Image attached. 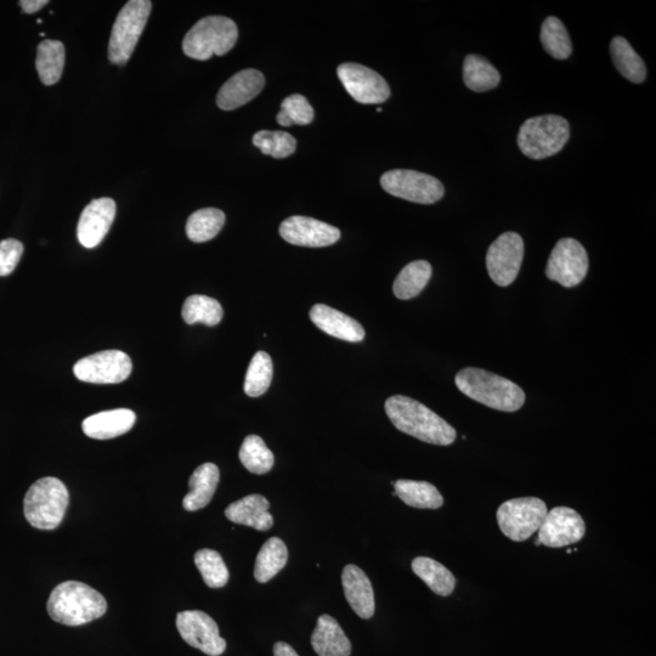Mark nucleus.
I'll return each instance as SVG.
<instances>
[{
    "label": "nucleus",
    "instance_id": "obj_1",
    "mask_svg": "<svg viewBox=\"0 0 656 656\" xmlns=\"http://www.w3.org/2000/svg\"><path fill=\"white\" fill-rule=\"evenodd\" d=\"M384 409L398 431L424 443L449 446L456 440L455 428L420 401L394 395L386 401Z\"/></svg>",
    "mask_w": 656,
    "mask_h": 656
},
{
    "label": "nucleus",
    "instance_id": "obj_2",
    "mask_svg": "<svg viewBox=\"0 0 656 656\" xmlns=\"http://www.w3.org/2000/svg\"><path fill=\"white\" fill-rule=\"evenodd\" d=\"M50 618L66 626L89 624L104 616L106 599L94 588L79 581H66L56 586L47 604Z\"/></svg>",
    "mask_w": 656,
    "mask_h": 656
},
{
    "label": "nucleus",
    "instance_id": "obj_3",
    "mask_svg": "<svg viewBox=\"0 0 656 656\" xmlns=\"http://www.w3.org/2000/svg\"><path fill=\"white\" fill-rule=\"evenodd\" d=\"M456 386L477 403L497 411L516 412L525 403V393L518 384L505 377L475 367L457 373Z\"/></svg>",
    "mask_w": 656,
    "mask_h": 656
},
{
    "label": "nucleus",
    "instance_id": "obj_4",
    "mask_svg": "<svg viewBox=\"0 0 656 656\" xmlns=\"http://www.w3.org/2000/svg\"><path fill=\"white\" fill-rule=\"evenodd\" d=\"M69 502V490L60 479H39L31 485L25 496L24 512L27 522L39 530H54L64 519Z\"/></svg>",
    "mask_w": 656,
    "mask_h": 656
},
{
    "label": "nucleus",
    "instance_id": "obj_5",
    "mask_svg": "<svg viewBox=\"0 0 656 656\" xmlns=\"http://www.w3.org/2000/svg\"><path fill=\"white\" fill-rule=\"evenodd\" d=\"M239 30L235 22L224 16H208L186 33L183 50L191 59L206 61L213 55L223 56L235 47Z\"/></svg>",
    "mask_w": 656,
    "mask_h": 656
},
{
    "label": "nucleus",
    "instance_id": "obj_6",
    "mask_svg": "<svg viewBox=\"0 0 656 656\" xmlns=\"http://www.w3.org/2000/svg\"><path fill=\"white\" fill-rule=\"evenodd\" d=\"M570 126L561 116L546 115L530 118L519 129L518 146L531 160L557 155L567 145Z\"/></svg>",
    "mask_w": 656,
    "mask_h": 656
},
{
    "label": "nucleus",
    "instance_id": "obj_7",
    "mask_svg": "<svg viewBox=\"0 0 656 656\" xmlns=\"http://www.w3.org/2000/svg\"><path fill=\"white\" fill-rule=\"evenodd\" d=\"M151 9L150 0H130L124 5L111 32L109 59L112 64H127L143 35Z\"/></svg>",
    "mask_w": 656,
    "mask_h": 656
},
{
    "label": "nucleus",
    "instance_id": "obj_8",
    "mask_svg": "<svg viewBox=\"0 0 656 656\" xmlns=\"http://www.w3.org/2000/svg\"><path fill=\"white\" fill-rule=\"evenodd\" d=\"M547 505L537 497H520L503 502L496 517L502 534L514 542L530 539L547 516Z\"/></svg>",
    "mask_w": 656,
    "mask_h": 656
},
{
    "label": "nucleus",
    "instance_id": "obj_9",
    "mask_svg": "<svg viewBox=\"0 0 656 656\" xmlns=\"http://www.w3.org/2000/svg\"><path fill=\"white\" fill-rule=\"evenodd\" d=\"M381 185L389 195L421 205H433L445 194L444 185L437 178L410 169H394L384 173Z\"/></svg>",
    "mask_w": 656,
    "mask_h": 656
},
{
    "label": "nucleus",
    "instance_id": "obj_10",
    "mask_svg": "<svg viewBox=\"0 0 656 656\" xmlns=\"http://www.w3.org/2000/svg\"><path fill=\"white\" fill-rule=\"evenodd\" d=\"M132 371V360L121 350H105L89 355L73 366V373L79 381L93 384L122 383Z\"/></svg>",
    "mask_w": 656,
    "mask_h": 656
},
{
    "label": "nucleus",
    "instance_id": "obj_11",
    "mask_svg": "<svg viewBox=\"0 0 656 656\" xmlns=\"http://www.w3.org/2000/svg\"><path fill=\"white\" fill-rule=\"evenodd\" d=\"M587 271L588 256L584 246L574 239L559 240L548 259V279L565 288H571L585 280Z\"/></svg>",
    "mask_w": 656,
    "mask_h": 656
},
{
    "label": "nucleus",
    "instance_id": "obj_12",
    "mask_svg": "<svg viewBox=\"0 0 656 656\" xmlns=\"http://www.w3.org/2000/svg\"><path fill=\"white\" fill-rule=\"evenodd\" d=\"M524 258V241L517 233L502 234L486 253V268L497 286L507 287L516 281Z\"/></svg>",
    "mask_w": 656,
    "mask_h": 656
},
{
    "label": "nucleus",
    "instance_id": "obj_13",
    "mask_svg": "<svg viewBox=\"0 0 656 656\" xmlns=\"http://www.w3.org/2000/svg\"><path fill=\"white\" fill-rule=\"evenodd\" d=\"M337 75L349 95L360 104H382L390 98L386 79L369 67L347 62L338 67Z\"/></svg>",
    "mask_w": 656,
    "mask_h": 656
},
{
    "label": "nucleus",
    "instance_id": "obj_14",
    "mask_svg": "<svg viewBox=\"0 0 656 656\" xmlns=\"http://www.w3.org/2000/svg\"><path fill=\"white\" fill-rule=\"evenodd\" d=\"M177 629L189 646L209 656L224 654L225 639L220 637L217 622L201 610H186L177 615Z\"/></svg>",
    "mask_w": 656,
    "mask_h": 656
},
{
    "label": "nucleus",
    "instance_id": "obj_15",
    "mask_svg": "<svg viewBox=\"0 0 656 656\" xmlns=\"http://www.w3.org/2000/svg\"><path fill=\"white\" fill-rule=\"evenodd\" d=\"M541 545L551 548L567 547L584 539L586 524L578 512L569 507H556L542 523L539 531Z\"/></svg>",
    "mask_w": 656,
    "mask_h": 656
},
{
    "label": "nucleus",
    "instance_id": "obj_16",
    "mask_svg": "<svg viewBox=\"0 0 656 656\" xmlns=\"http://www.w3.org/2000/svg\"><path fill=\"white\" fill-rule=\"evenodd\" d=\"M280 235L286 242L301 247H327L341 239V231L314 218L294 216L280 225Z\"/></svg>",
    "mask_w": 656,
    "mask_h": 656
},
{
    "label": "nucleus",
    "instance_id": "obj_17",
    "mask_svg": "<svg viewBox=\"0 0 656 656\" xmlns=\"http://www.w3.org/2000/svg\"><path fill=\"white\" fill-rule=\"evenodd\" d=\"M116 217V203L109 197L94 200L83 209L77 226V237L83 247H98L105 239Z\"/></svg>",
    "mask_w": 656,
    "mask_h": 656
},
{
    "label": "nucleus",
    "instance_id": "obj_18",
    "mask_svg": "<svg viewBox=\"0 0 656 656\" xmlns=\"http://www.w3.org/2000/svg\"><path fill=\"white\" fill-rule=\"evenodd\" d=\"M265 86L263 73L258 70L237 72L220 88L217 105L224 111H233L250 103L262 92Z\"/></svg>",
    "mask_w": 656,
    "mask_h": 656
},
{
    "label": "nucleus",
    "instance_id": "obj_19",
    "mask_svg": "<svg viewBox=\"0 0 656 656\" xmlns=\"http://www.w3.org/2000/svg\"><path fill=\"white\" fill-rule=\"evenodd\" d=\"M342 585L350 608L361 619L369 620L375 615V591L369 578L358 565L348 564L343 569Z\"/></svg>",
    "mask_w": 656,
    "mask_h": 656
},
{
    "label": "nucleus",
    "instance_id": "obj_20",
    "mask_svg": "<svg viewBox=\"0 0 656 656\" xmlns=\"http://www.w3.org/2000/svg\"><path fill=\"white\" fill-rule=\"evenodd\" d=\"M310 320L319 330L342 341L358 343L365 338L364 327L358 321L325 304L311 308Z\"/></svg>",
    "mask_w": 656,
    "mask_h": 656
},
{
    "label": "nucleus",
    "instance_id": "obj_21",
    "mask_svg": "<svg viewBox=\"0 0 656 656\" xmlns=\"http://www.w3.org/2000/svg\"><path fill=\"white\" fill-rule=\"evenodd\" d=\"M270 502L264 496L254 494L231 503L225 510V517L231 523L245 525L258 531H268L273 528L274 518L268 512Z\"/></svg>",
    "mask_w": 656,
    "mask_h": 656
},
{
    "label": "nucleus",
    "instance_id": "obj_22",
    "mask_svg": "<svg viewBox=\"0 0 656 656\" xmlns=\"http://www.w3.org/2000/svg\"><path fill=\"white\" fill-rule=\"evenodd\" d=\"M135 421L137 416L132 410L116 409L89 416L83 421L82 429L89 438L107 440L128 433Z\"/></svg>",
    "mask_w": 656,
    "mask_h": 656
},
{
    "label": "nucleus",
    "instance_id": "obj_23",
    "mask_svg": "<svg viewBox=\"0 0 656 656\" xmlns=\"http://www.w3.org/2000/svg\"><path fill=\"white\" fill-rule=\"evenodd\" d=\"M311 647L319 656H350L352 643L341 625L331 615H321L310 638Z\"/></svg>",
    "mask_w": 656,
    "mask_h": 656
},
{
    "label": "nucleus",
    "instance_id": "obj_24",
    "mask_svg": "<svg viewBox=\"0 0 656 656\" xmlns=\"http://www.w3.org/2000/svg\"><path fill=\"white\" fill-rule=\"evenodd\" d=\"M219 480V468L214 463H203L197 467L189 480L190 492L184 497V510L195 512L209 505L216 494Z\"/></svg>",
    "mask_w": 656,
    "mask_h": 656
},
{
    "label": "nucleus",
    "instance_id": "obj_25",
    "mask_svg": "<svg viewBox=\"0 0 656 656\" xmlns=\"http://www.w3.org/2000/svg\"><path fill=\"white\" fill-rule=\"evenodd\" d=\"M392 484L395 489L393 495L398 496L407 506L418 510H439L444 505L443 496L431 483L401 479Z\"/></svg>",
    "mask_w": 656,
    "mask_h": 656
},
{
    "label": "nucleus",
    "instance_id": "obj_26",
    "mask_svg": "<svg viewBox=\"0 0 656 656\" xmlns=\"http://www.w3.org/2000/svg\"><path fill=\"white\" fill-rule=\"evenodd\" d=\"M412 570L435 595L449 597L456 587L455 576L443 564L428 557H417L412 561Z\"/></svg>",
    "mask_w": 656,
    "mask_h": 656
},
{
    "label": "nucleus",
    "instance_id": "obj_27",
    "mask_svg": "<svg viewBox=\"0 0 656 656\" xmlns=\"http://www.w3.org/2000/svg\"><path fill=\"white\" fill-rule=\"evenodd\" d=\"M287 562L288 550L285 542L279 537H271L260 548L254 565V579L260 584H267L286 567Z\"/></svg>",
    "mask_w": 656,
    "mask_h": 656
},
{
    "label": "nucleus",
    "instance_id": "obj_28",
    "mask_svg": "<svg viewBox=\"0 0 656 656\" xmlns=\"http://www.w3.org/2000/svg\"><path fill=\"white\" fill-rule=\"evenodd\" d=\"M432 265L426 260L407 264L394 281L393 292L401 301L415 298L427 286L432 277Z\"/></svg>",
    "mask_w": 656,
    "mask_h": 656
},
{
    "label": "nucleus",
    "instance_id": "obj_29",
    "mask_svg": "<svg viewBox=\"0 0 656 656\" xmlns=\"http://www.w3.org/2000/svg\"><path fill=\"white\" fill-rule=\"evenodd\" d=\"M610 54L616 69L630 82L641 84L646 81L647 67L625 38L615 37L610 43Z\"/></svg>",
    "mask_w": 656,
    "mask_h": 656
},
{
    "label": "nucleus",
    "instance_id": "obj_30",
    "mask_svg": "<svg viewBox=\"0 0 656 656\" xmlns=\"http://www.w3.org/2000/svg\"><path fill=\"white\" fill-rule=\"evenodd\" d=\"M463 81L475 93L489 92L499 86L500 72L479 55H468L463 64Z\"/></svg>",
    "mask_w": 656,
    "mask_h": 656
},
{
    "label": "nucleus",
    "instance_id": "obj_31",
    "mask_svg": "<svg viewBox=\"0 0 656 656\" xmlns=\"http://www.w3.org/2000/svg\"><path fill=\"white\" fill-rule=\"evenodd\" d=\"M36 67L45 86L60 81L65 67V47L59 41H44L38 45Z\"/></svg>",
    "mask_w": 656,
    "mask_h": 656
},
{
    "label": "nucleus",
    "instance_id": "obj_32",
    "mask_svg": "<svg viewBox=\"0 0 656 656\" xmlns=\"http://www.w3.org/2000/svg\"><path fill=\"white\" fill-rule=\"evenodd\" d=\"M225 224V214L217 208H203L192 213L186 223V235L192 242L202 243L216 237Z\"/></svg>",
    "mask_w": 656,
    "mask_h": 656
},
{
    "label": "nucleus",
    "instance_id": "obj_33",
    "mask_svg": "<svg viewBox=\"0 0 656 656\" xmlns=\"http://www.w3.org/2000/svg\"><path fill=\"white\" fill-rule=\"evenodd\" d=\"M182 315L188 325L201 322L206 326H217L223 319L224 311L222 305L216 299L195 294V296L186 299Z\"/></svg>",
    "mask_w": 656,
    "mask_h": 656
},
{
    "label": "nucleus",
    "instance_id": "obj_34",
    "mask_svg": "<svg viewBox=\"0 0 656 656\" xmlns=\"http://www.w3.org/2000/svg\"><path fill=\"white\" fill-rule=\"evenodd\" d=\"M239 457L248 472L258 475L269 473L275 463L273 452L258 435H248L243 440Z\"/></svg>",
    "mask_w": 656,
    "mask_h": 656
},
{
    "label": "nucleus",
    "instance_id": "obj_35",
    "mask_svg": "<svg viewBox=\"0 0 656 656\" xmlns=\"http://www.w3.org/2000/svg\"><path fill=\"white\" fill-rule=\"evenodd\" d=\"M541 43L546 53L557 60L568 59L573 53V44H571L567 27L554 16H550L542 24Z\"/></svg>",
    "mask_w": 656,
    "mask_h": 656
},
{
    "label": "nucleus",
    "instance_id": "obj_36",
    "mask_svg": "<svg viewBox=\"0 0 656 656\" xmlns=\"http://www.w3.org/2000/svg\"><path fill=\"white\" fill-rule=\"evenodd\" d=\"M273 381V360L265 352L253 356L246 373L245 393L248 397L258 398L263 395Z\"/></svg>",
    "mask_w": 656,
    "mask_h": 656
},
{
    "label": "nucleus",
    "instance_id": "obj_37",
    "mask_svg": "<svg viewBox=\"0 0 656 656\" xmlns=\"http://www.w3.org/2000/svg\"><path fill=\"white\" fill-rule=\"evenodd\" d=\"M195 564L203 581L211 588H222L229 582L230 573L224 559L217 551L200 550L195 554Z\"/></svg>",
    "mask_w": 656,
    "mask_h": 656
},
{
    "label": "nucleus",
    "instance_id": "obj_38",
    "mask_svg": "<svg viewBox=\"0 0 656 656\" xmlns=\"http://www.w3.org/2000/svg\"><path fill=\"white\" fill-rule=\"evenodd\" d=\"M253 144L264 155L286 158L296 151L297 140L291 134L281 132V130H260L254 134Z\"/></svg>",
    "mask_w": 656,
    "mask_h": 656
},
{
    "label": "nucleus",
    "instance_id": "obj_39",
    "mask_svg": "<svg viewBox=\"0 0 656 656\" xmlns=\"http://www.w3.org/2000/svg\"><path fill=\"white\" fill-rule=\"evenodd\" d=\"M276 120L282 127L307 126L314 120V109L305 96L294 94L282 101Z\"/></svg>",
    "mask_w": 656,
    "mask_h": 656
},
{
    "label": "nucleus",
    "instance_id": "obj_40",
    "mask_svg": "<svg viewBox=\"0 0 656 656\" xmlns=\"http://www.w3.org/2000/svg\"><path fill=\"white\" fill-rule=\"evenodd\" d=\"M24 254V245L18 240L8 239L0 242V276H8L18 267Z\"/></svg>",
    "mask_w": 656,
    "mask_h": 656
},
{
    "label": "nucleus",
    "instance_id": "obj_41",
    "mask_svg": "<svg viewBox=\"0 0 656 656\" xmlns=\"http://www.w3.org/2000/svg\"><path fill=\"white\" fill-rule=\"evenodd\" d=\"M48 0H21L20 5L26 14H35L48 5Z\"/></svg>",
    "mask_w": 656,
    "mask_h": 656
},
{
    "label": "nucleus",
    "instance_id": "obj_42",
    "mask_svg": "<svg viewBox=\"0 0 656 656\" xmlns=\"http://www.w3.org/2000/svg\"><path fill=\"white\" fill-rule=\"evenodd\" d=\"M274 656H299L290 644L285 642H276L274 646Z\"/></svg>",
    "mask_w": 656,
    "mask_h": 656
}]
</instances>
